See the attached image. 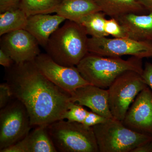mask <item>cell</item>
I'll return each mask as SVG.
<instances>
[{
    "label": "cell",
    "instance_id": "cell-22",
    "mask_svg": "<svg viewBox=\"0 0 152 152\" xmlns=\"http://www.w3.org/2000/svg\"><path fill=\"white\" fill-rule=\"evenodd\" d=\"M105 31L108 36L114 38H128L125 29L116 19L111 18L106 22Z\"/></svg>",
    "mask_w": 152,
    "mask_h": 152
},
{
    "label": "cell",
    "instance_id": "cell-13",
    "mask_svg": "<svg viewBox=\"0 0 152 152\" xmlns=\"http://www.w3.org/2000/svg\"><path fill=\"white\" fill-rule=\"evenodd\" d=\"M58 14H39L28 17L25 30L30 33L44 48L50 36L59 28L60 24L66 20Z\"/></svg>",
    "mask_w": 152,
    "mask_h": 152
},
{
    "label": "cell",
    "instance_id": "cell-17",
    "mask_svg": "<svg viewBox=\"0 0 152 152\" xmlns=\"http://www.w3.org/2000/svg\"><path fill=\"white\" fill-rule=\"evenodd\" d=\"M101 12L117 18L127 14H146L145 9L137 0H94Z\"/></svg>",
    "mask_w": 152,
    "mask_h": 152
},
{
    "label": "cell",
    "instance_id": "cell-7",
    "mask_svg": "<svg viewBox=\"0 0 152 152\" xmlns=\"http://www.w3.org/2000/svg\"><path fill=\"white\" fill-rule=\"evenodd\" d=\"M31 126L29 115L24 105L13 99L0 111V151L23 139Z\"/></svg>",
    "mask_w": 152,
    "mask_h": 152
},
{
    "label": "cell",
    "instance_id": "cell-5",
    "mask_svg": "<svg viewBox=\"0 0 152 152\" xmlns=\"http://www.w3.org/2000/svg\"><path fill=\"white\" fill-rule=\"evenodd\" d=\"M92 128L100 152H132L152 141V136L132 130L114 119Z\"/></svg>",
    "mask_w": 152,
    "mask_h": 152
},
{
    "label": "cell",
    "instance_id": "cell-15",
    "mask_svg": "<svg viewBox=\"0 0 152 152\" xmlns=\"http://www.w3.org/2000/svg\"><path fill=\"white\" fill-rule=\"evenodd\" d=\"M29 132L23 139L18 142L22 152H57L48 126L42 125Z\"/></svg>",
    "mask_w": 152,
    "mask_h": 152
},
{
    "label": "cell",
    "instance_id": "cell-8",
    "mask_svg": "<svg viewBox=\"0 0 152 152\" xmlns=\"http://www.w3.org/2000/svg\"><path fill=\"white\" fill-rule=\"evenodd\" d=\"M89 53L105 57L131 56L143 59L152 57V43L129 38H89Z\"/></svg>",
    "mask_w": 152,
    "mask_h": 152
},
{
    "label": "cell",
    "instance_id": "cell-24",
    "mask_svg": "<svg viewBox=\"0 0 152 152\" xmlns=\"http://www.w3.org/2000/svg\"><path fill=\"white\" fill-rule=\"evenodd\" d=\"M110 119L96 113L91 111L88 112L85 121L83 124L88 127H92L96 125L100 124L107 121Z\"/></svg>",
    "mask_w": 152,
    "mask_h": 152
},
{
    "label": "cell",
    "instance_id": "cell-2",
    "mask_svg": "<svg viewBox=\"0 0 152 152\" xmlns=\"http://www.w3.org/2000/svg\"><path fill=\"white\" fill-rule=\"evenodd\" d=\"M80 24L66 20L50 37L45 48L56 62L66 66H77L89 53V38Z\"/></svg>",
    "mask_w": 152,
    "mask_h": 152
},
{
    "label": "cell",
    "instance_id": "cell-27",
    "mask_svg": "<svg viewBox=\"0 0 152 152\" xmlns=\"http://www.w3.org/2000/svg\"><path fill=\"white\" fill-rule=\"evenodd\" d=\"M15 62L11 57L2 49H0V64L6 68L12 66Z\"/></svg>",
    "mask_w": 152,
    "mask_h": 152
},
{
    "label": "cell",
    "instance_id": "cell-20",
    "mask_svg": "<svg viewBox=\"0 0 152 152\" xmlns=\"http://www.w3.org/2000/svg\"><path fill=\"white\" fill-rule=\"evenodd\" d=\"M106 15L103 12H95L85 17L79 24L86 30L88 35L91 37H107L108 35L105 31Z\"/></svg>",
    "mask_w": 152,
    "mask_h": 152
},
{
    "label": "cell",
    "instance_id": "cell-10",
    "mask_svg": "<svg viewBox=\"0 0 152 152\" xmlns=\"http://www.w3.org/2000/svg\"><path fill=\"white\" fill-rule=\"evenodd\" d=\"M39 43L26 30L21 29L2 36L1 48L19 64L35 61L40 54Z\"/></svg>",
    "mask_w": 152,
    "mask_h": 152
},
{
    "label": "cell",
    "instance_id": "cell-6",
    "mask_svg": "<svg viewBox=\"0 0 152 152\" xmlns=\"http://www.w3.org/2000/svg\"><path fill=\"white\" fill-rule=\"evenodd\" d=\"M148 86L141 74L127 71L121 74L108 89L110 110L114 119L122 121L139 93Z\"/></svg>",
    "mask_w": 152,
    "mask_h": 152
},
{
    "label": "cell",
    "instance_id": "cell-1",
    "mask_svg": "<svg viewBox=\"0 0 152 152\" xmlns=\"http://www.w3.org/2000/svg\"><path fill=\"white\" fill-rule=\"evenodd\" d=\"M6 82L14 99L24 105L32 126L48 125L64 119L72 102L70 94L47 78L34 61L7 68Z\"/></svg>",
    "mask_w": 152,
    "mask_h": 152
},
{
    "label": "cell",
    "instance_id": "cell-4",
    "mask_svg": "<svg viewBox=\"0 0 152 152\" xmlns=\"http://www.w3.org/2000/svg\"><path fill=\"white\" fill-rule=\"evenodd\" d=\"M48 129L58 151L99 152L92 127L61 120L48 125Z\"/></svg>",
    "mask_w": 152,
    "mask_h": 152
},
{
    "label": "cell",
    "instance_id": "cell-25",
    "mask_svg": "<svg viewBox=\"0 0 152 152\" xmlns=\"http://www.w3.org/2000/svg\"><path fill=\"white\" fill-rule=\"evenodd\" d=\"M21 0H0V12H4L20 8Z\"/></svg>",
    "mask_w": 152,
    "mask_h": 152
},
{
    "label": "cell",
    "instance_id": "cell-14",
    "mask_svg": "<svg viewBox=\"0 0 152 152\" xmlns=\"http://www.w3.org/2000/svg\"><path fill=\"white\" fill-rule=\"evenodd\" d=\"M115 19L125 29L128 38L152 43V12L127 14Z\"/></svg>",
    "mask_w": 152,
    "mask_h": 152
},
{
    "label": "cell",
    "instance_id": "cell-19",
    "mask_svg": "<svg viewBox=\"0 0 152 152\" xmlns=\"http://www.w3.org/2000/svg\"><path fill=\"white\" fill-rule=\"evenodd\" d=\"M62 0H21L20 8L28 17L37 14L56 13Z\"/></svg>",
    "mask_w": 152,
    "mask_h": 152
},
{
    "label": "cell",
    "instance_id": "cell-26",
    "mask_svg": "<svg viewBox=\"0 0 152 152\" xmlns=\"http://www.w3.org/2000/svg\"><path fill=\"white\" fill-rule=\"evenodd\" d=\"M143 79L152 91V64L146 62L141 75Z\"/></svg>",
    "mask_w": 152,
    "mask_h": 152
},
{
    "label": "cell",
    "instance_id": "cell-21",
    "mask_svg": "<svg viewBox=\"0 0 152 152\" xmlns=\"http://www.w3.org/2000/svg\"><path fill=\"white\" fill-rule=\"evenodd\" d=\"M88 111L83 107V106L72 102L69 109L64 115V119L83 124L88 115Z\"/></svg>",
    "mask_w": 152,
    "mask_h": 152
},
{
    "label": "cell",
    "instance_id": "cell-3",
    "mask_svg": "<svg viewBox=\"0 0 152 152\" xmlns=\"http://www.w3.org/2000/svg\"><path fill=\"white\" fill-rule=\"evenodd\" d=\"M142 60L135 56L124 60L121 57L102 56L89 53L77 67L90 84L106 88L126 71H136L142 75Z\"/></svg>",
    "mask_w": 152,
    "mask_h": 152
},
{
    "label": "cell",
    "instance_id": "cell-23",
    "mask_svg": "<svg viewBox=\"0 0 152 152\" xmlns=\"http://www.w3.org/2000/svg\"><path fill=\"white\" fill-rule=\"evenodd\" d=\"M11 88L8 84L2 83L0 85V108L4 107L13 99Z\"/></svg>",
    "mask_w": 152,
    "mask_h": 152
},
{
    "label": "cell",
    "instance_id": "cell-12",
    "mask_svg": "<svg viewBox=\"0 0 152 152\" xmlns=\"http://www.w3.org/2000/svg\"><path fill=\"white\" fill-rule=\"evenodd\" d=\"M70 95L73 102L86 107L107 118L114 119L109 107L108 90L88 84L77 89Z\"/></svg>",
    "mask_w": 152,
    "mask_h": 152
},
{
    "label": "cell",
    "instance_id": "cell-9",
    "mask_svg": "<svg viewBox=\"0 0 152 152\" xmlns=\"http://www.w3.org/2000/svg\"><path fill=\"white\" fill-rule=\"evenodd\" d=\"M34 61L47 78L69 94L80 87L90 84L83 77L77 66L60 65L47 53L40 54Z\"/></svg>",
    "mask_w": 152,
    "mask_h": 152
},
{
    "label": "cell",
    "instance_id": "cell-11",
    "mask_svg": "<svg viewBox=\"0 0 152 152\" xmlns=\"http://www.w3.org/2000/svg\"><path fill=\"white\" fill-rule=\"evenodd\" d=\"M122 122L132 130L152 136V91L149 87L139 93Z\"/></svg>",
    "mask_w": 152,
    "mask_h": 152
},
{
    "label": "cell",
    "instance_id": "cell-28",
    "mask_svg": "<svg viewBox=\"0 0 152 152\" xmlns=\"http://www.w3.org/2000/svg\"><path fill=\"white\" fill-rule=\"evenodd\" d=\"M132 152H152V141L139 146Z\"/></svg>",
    "mask_w": 152,
    "mask_h": 152
},
{
    "label": "cell",
    "instance_id": "cell-18",
    "mask_svg": "<svg viewBox=\"0 0 152 152\" xmlns=\"http://www.w3.org/2000/svg\"><path fill=\"white\" fill-rule=\"evenodd\" d=\"M28 17L21 9L8 11L0 14V36L25 29Z\"/></svg>",
    "mask_w": 152,
    "mask_h": 152
},
{
    "label": "cell",
    "instance_id": "cell-29",
    "mask_svg": "<svg viewBox=\"0 0 152 152\" xmlns=\"http://www.w3.org/2000/svg\"><path fill=\"white\" fill-rule=\"evenodd\" d=\"M148 13L152 12V0H137Z\"/></svg>",
    "mask_w": 152,
    "mask_h": 152
},
{
    "label": "cell",
    "instance_id": "cell-16",
    "mask_svg": "<svg viewBox=\"0 0 152 152\" xmlns=\"http://www.w3.org/2000/svg\"><path fill=\"white\" fill-rule=\"evenodd\" d=\"M101 11L94 0H62L56 14L79 23L85 17Z\"/></svg>",
    "mask_w": 152,
    "mask_h": 152
}]
</instances>
